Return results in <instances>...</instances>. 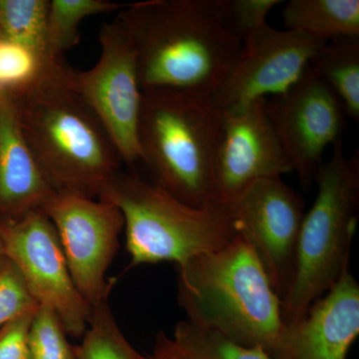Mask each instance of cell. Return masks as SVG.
I'll return each mask as SVG.
<instances>
[{
  "instance_id": "1",
  "label": "cell",
  "mask_w": 359,
  "mask_h": 359,
  "mask_svg": "<svg viewBox=\"0 0 359 359\" xmlns=\"http://www.w3.org/2000/svg\"><path fill=\"white\" fill-rule=\"evenodd\" d=\"M136 57L141 91L171 89L212 97L240 53L223 0L129 4L115 18Z\"/></svg>"
},
{
  "instance_id": "2",
  "label": "cell",
  "mask_w": 359,
  "mask_h": 359,
  "mask_svg": "<svg viewBox=\"0 0 359 359\" xmlns=\"http://www.w3.org/2000/svg\"><path fill=\"white\" fill-rule=\"evenodd\" d=\"M66 62L32 86L11 94L21 132L56 192L98 197L121 172L123 160L107 130L68 83Z\"/></svg>"
},
{
  "instance_id": "3",
  "label": "cell",
  "mask_w": 359,
  "mask_h": 359,
  "mask_svg": "<svg viewBox=\"0 0 359 359\" xmlns=\"http://www.w3.org/2000/svg\"><path fill=\"white\" fill-rule=\"evenodd\" d=\"M178 266V301L187 320L268 353L283 327L282 299L245 238L238 235Z\"/></svg>"
},
{
  "instance_id": "4",
  "label": "cell",
  "mask_w": 359,
  "mask_h": 359,
  "mask_svg": "<svg viewBox=\"0 0 359 359\" xmlns=\"http://www.w3.org/2000/svg\"><path fill=\"white\" fill-rule=\"evenodd\" d=\"M223 110L212 97L171 89L142 91L137 139L157 185L187 205L218 202L215 165Z\"/></svg>"
},
{
  "instance_id": "5",
  "label": "cell",
  "mask_w": 359,
  "mask_h": 359,
  "mask_svg": "<svg viewBox=\"0 0 359 359\" xmlns=\"http://www.w3.org/2000/svg\"><path fill=\"white\" fill-rule=\"evenodd\" d=\"M97 198L122 212L130 268L163 262L181 266L226 247L238 236L226 204L190 207L134 173L119 172Z\"/></svg>"
},
{
  "instance_id": "6",
  "label": "cell",
  "mask_w": 359,
  "mask_h": 359,
  "mask_svg": "<svg viewBox=\"0 0 359 359\" xmlns=\"http://www.w3.org/2000/svg\"><path fill=\"white\" fill-rule=\"evenodd\" d=\"M314 182L318 195L299 231L292 280L282 302L283 323L304 316L348 271L358 222V155L347 158L340 139Z\"/></svg>"
},
{
  "instance_id": "7",
  "label": "cell",
  "mask_w": 359,
  "mask_h": 359,
  "mask_svg": "<svg viewBox=\"0 0 359 359\" xmlns=\"http://www.w3.org/2000/svg\"><path fill=\"white\" fill-rule=\"evenodd\" d=\"M42 212L55 226L75 287L90 311L108 301L114 280L106 273L125 226L119 208L80 194H54Z\"/></svg>"
},
{
  "instance_id": "8",
  "label": "cell",
  "mask_w": 359,
  "mask_h": 359,
  "mask_svg": "<svg viewBox=\"0 0 359 359\" xmlns=\"http://www.w3.org/2000/svg\"><path fill=\"white\" fill-rule=\"evenodd\" d=\"M0 237L6 257L18 269L35 301L57 314L66 334L83 337L90 309L75 287L57 231L48 217L36 211L0 222Z\"/></svg>"
},
{
  "instance_id": "9",
  "label": "cell",
  "mask_w": 359,
  "mask_h": 359,
  "mask_svg": "<svg viewBox=\"0 0 359 359\" xmlns=\"http://www.w3.org/2000/svg\"><path fill=\"white\" fill-rule=\"evenodd\" d=\"M101 55L88 71L69 67L68 83L96 113L119 151L123 163L141 160L137 128L142 91L133 48L114 20L99 33Z\"/></svg>"
},
{
  "instance_id": "10",
  "label": "cell",
  "mask_w": 359,
  "mask_h": 359,
  "mask_svg": "<svg viewBox=\"0 0 359 359\" xmlns=\"http://www.w3.org/2000/svg\"><path fill=\"white\" fill-rule=\"evenodd\" d=\"M266 111L294 172L311 188L323 153L346 130L344 105L309 65L289 90L266 101Z\"/></svg>"
},
{
  "instance_id": "11",
  "label": "cell",
  "mask_w": 359,
  "mask_h": 359,
  "mask_svg": "<svg viewBox=\"0 0 359 359\" xmlns=\"http://www.w3.org/2000/svg\"><path fill=\"white\" fill-rule=\"evenodd\" d=\"M238 235L255 250L283 299L294 271L304 204L282 178L259 180L226 203Z\"/></svg>"
},
{
  "instance_id": "12",
  "label": "cell",
  "mask_w": 359,
  "mask_h": 359,
  "mask_svg": "<svg viewBox=\"0 0 359 359\" xmlns=\"http://www.w3.org/2000/svg\"><path fill=\"white\" fill-rule=\"evenodd\" d=\"M325 42L266 23L243 40L240 53L212 100L223 110L285 93L302 76Z\"/></svg>"
},
{
  "instance_id": "13",
  "label": "cell",
  "mask_w": 359,
  "mask_h": 359,
  "mask_svg": "<svg viewBox=\"0 0 359 359\" xmlns=\"http://www.w3.org/2000/svg\"><path fill=\"white\" fill-rule=\"evenodd\" d=\"M266 111V99L223 109V135L215 165V192L226 203L259 180L292 173Z\"/></svg>"
},
{
  "instance_id": "14",
  "label": "cell",
  "mask_w": 359,
  "mask_h": 359,
  "mask_svg": "<svg viewBox=\"0 0 359 359\" xmlns=\"http://www.w3.org/2000/svg\"><path fill=\"white\" fill-rule=\"evenodd\" d=\"M359 335V285L347 271L297 320L285 321L271 359H346Z\"/></svg>"
},
{
  "instance_id": "15",
  "label": "cell",
  "mask_w": 359,
  "mask_h": 359,
  "mask_svg": "<svg viewBox=\"0 0 359 359\" xmlns=\"http://www.w3.org/2000/svg\"><path fill=\"white\" fill-rule=\"evenodd\" d=\"M55 193L23 137L13 96L0 91V222L42 211Z\"/></svg>"
},
{
  "instance_id": "16",
  "label": "cell",
  "mask_w": 359,
  "mask_h": 359,
  "mask_svg": "<svg viewBox=\"0 0 359 359\" xmlns=\"http://www.w3.org/2000/svg\"><path fill=\"white\" fill-rule=\"evenodd\" d=\"M282 15L285 29L325 41L359 36L358 0H290Z\"/></svg>"
},
{
  "instance_id": "17",
  "label": "cell",
  "mask_w": 359,
  "mask_h": 359,
  "mask_svg": "<svg viewBox=\"0 0 359 359\" xmlns=\"http://www.w3.org/2000/svg\"><path fill=\"white\" fill-rule=\"evenodd\" d=\"M311 66L332 88L347 117L359 119V36L328 40L311 59Z\"/></svg>"
},
{
  "instance_id": "18",
  "label": "cell",
  "mask_w": 359,
  "mask_h": 359,
  "mask_svg": "<svg viewBox=\"0 0 359 359\" xmlns=\"http://www.w3.org/2000/svg\"><path fill=\"white\" fill-rule=\"evenodd\" d=\"M49 0H0V37L11 40L34 52L47 66L54 60L47 43Z\"/></svg>"
},
{
  "instance_id": "19",
  "label": "cell",
  "mask_w": 359,
  "mask_h": 359,
  "mask_svg": "<svg viewBox=\"0 0 359 359\" xmlns=\"http://www.w3.org/2000/svg\"><path fill=\"white\" fill-rule=\"evenodd\" d=\"M128 6L109 0H50L47 18V43L54 60L78 44L79 25L88 16L120 11Z\"/></svg>"
},
{
  "instance_id": "20",
  "label": "cell",
  "mask_w": 359,
  "mask_h": 359,
  "mask_svg": "<svg viewBox=\"0 0 359 359\" xmlns=\"http://www.w3.org/2000/svg\"><path fill=\"white\" fill-rule=\"evenodd\" d=\"M88 325L82 344L75 346L77 359H150L139 353L123 335L108 302L90 311Z\"/></svg>"
},
{
  "instance_id": "21",
  "label": "cell",
  "mask_w": 359,
  "mask_h": 359,
  "mask_svg": "<svg viewBox=\"0 0 359 359\" xmlns=\"http://www.w3.org/2000/svg\"><path fill=\"white\" fill-rule=\"evenodd\" d=\"M173 341L185 359H271L264 349L240 346L188 320L176 325Z\"/></svg>"
},
{
  "instance_id": "22",
  "label": "cell",
  "mask_w": 359,
  "mask_h": 359,
  "mask_svg": "<svg viewBox=\"0 0 359 359\" xmlns=\"http://www.w3.org/2000/svg\"><path fill=\"white\" fill-rule=\"evenodd\" d=\"M50 67L53 66L45 65L34 52L0 37V91L18 93L35 83Z\"/></svg>"
},
{
  "instance_id": "23",
  "label": "cell",
  "mask_w": 359,
  "mask_h": 359,
  "mask_svg": "<svg viewBox=\"0 0 359 359\" xmlns=\"http://www.w3.org/2000/svg\"><path fill=\"white\" fill-rule=\"evenodd\" d=\"M65 327L57 314L39 306L29 330L32 359H77L75 346L66 339Z\"/></svg>"
},
{
  "instance_id": "24",
  "label": "cell",
  "mask_w": 359,
  "mask_h": 359,
  "mask_svg": "<svg viewBox=\"0 0 359 359\" xmlns=\"http://www.w3.org/2000/svg\"><path fill=\"white\" fill-rule=\"evenodd\" d=\"M39 308L15 264L4 257L0 263V328Z\"/></svg>"
},
{
  "instance_id": "25",
  "label": "cell",
  "mask_w": 359,
  "mask_h": 359,
  "mask_svg": "<svg viewBox=\"0 0 359 359\" xmlns=\"http://www.w3.org/2000/svg\"><path fill=\"white\" fill-rule=\"evenodd\" d=\"M280 4L278 0H223L224 13L243 42L248 35L268 23L269 13Z\"/></svg>"
},
{
  "instance_id": "26",
  "label": "cell",
  "mask_w": 359,
  "mask_h": 359,
  "mask_svg": "<svg viewBox=\"0 0 359 359\" xmlns=\"http://www.w3.org/2000/svg\"><path fill=\"white\" fill-rule=\"evenodd\" d=\"M35 313L23 314L0 328V359H32L29 330Z\"/></svg>"
},
{
  "instance_id": "27",
  "label": "cell",
  "mask_w": 359,
  "mask_h": 359,
  "mask_svg": "<svg viewBox=\"0 0 359 359\" xmlns=\"http://www.w3.org/2000/svg\"><path fill=\"white\" fill-rule=\"evenodd\" d=\"M150 359H185L177 348L173 339H169L164 332H159L156 339L154 353Z\"/></svg>"
},
{
  "instance_id": "28",
  "label": "cell",
  "mask_w": 359,
  "mask_h": 359,
  "mask_svg": "<svg viewBox=\"0 0 359 359\" xmlns=\"http://www.w3.org/2000/svg\"><path fill=\"white\" fill-rule=\"evenodd\" d=\"M4 257H6V252H4V243H2L1 237H0V263Z\"/></svg>"
}]
</instances>
